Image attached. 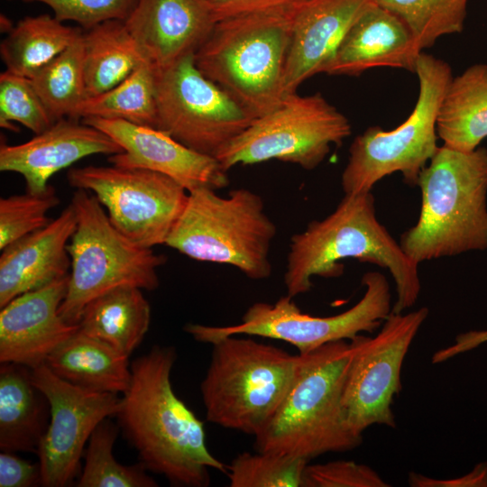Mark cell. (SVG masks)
<instances>
[{
	"instance_id": "1",
	"label": "cell",
	"mask_w": 487,
	"mask_h": 487,
	"mask_svg": "<svg viewBox=\"0 0 487 487\" xmlns=\"http://www.w3.org/2000/svg\"><path fill=\"white\" fill-rule=\"evenodd\" d=\"M177 354L154 345L131 363V382L115 415L139 463L175 486L206 487L210 469L227 467L208 450L203 422L176 395L170 373Z\"/></svg>"
},
{
	"instance_id": "2",
	"label": "cell",
	"mask_w": 487,
	"mask_h": 487,
	"mask_svg": "<svg viewBox=\"0 0 487 487\" xmlns=\"http://www.w3.org/2000/svg\"><path fill=\"white\" fill-rule=\"evenodd\" d=\"M357 259L387 269L395 283L392 312L402 313L417 302L421 283L412 261L379 221L371 191L345 194L335 209L290 238L284 284L294 298L308 292L312 278L343 274L340 261Z\"/></svg>"
},
{
	"instance_id": "3",
	"label": "cell",
	"mask_w": 487,
	"mask_h": 487,
	"mask_svg": "<svg viewBox=\"0 0 487 487\" xmlns=\"http://www.w3.org/2000/svg\"><path fill=\"white\" fill-rule=\"evenodd\" d=\"M421 208L400 244L417 263L487 249V149L442 145L421 170Z\"/></svg>"
},
{
	"instance_id": "4",
	"label": "cell",
	"mask_w": 487,
	"mask_h": 487,
	"mask_svg": "<svg viewBox=\"0 0 487 487\" xmlns=\"http://www.w3.org/2000/svg\"><path fill=\"white\" fill-rule=\"evenodd\" d=\"M294 381L275 413L254 436L258 452L310 460L363 442L348 426L342 395L352 349L345 340L299 354Z\"/></svg>"
},
{
	"instance_id": "5",
	"label": "cell",
	"mask_w": 487,
	"mask_h": 487,
	"mask_svg": "<svg viewBox=\"0 0 487 487\" xmlns=\"http://www.w3.org/2000/svg\"><path fill=\"white\" fill-rule=\"evenodd\" d=\"M292 3L216 23L194 53L199 71L255 118L273 110L285 97Z\"/></svg>"
},
{
	"instance_id": "6",
	"label": "cell",
	"mask_w": 487,
	"mask_h": 487,
	"mask_svg": "<svg viewBox=\"0 0 487 487\" xmlns=\"http://www.w3.org/2000/svg\"><path fill=\"white\" fill-rule=\"evenodd\" d=\"M212 346L200 384L207 419L254 436L286 396L299 355L240 335L224 337Z\"/></svg>"
},
{
	"instance_id": "7",
	"label": "cell",
	"mask_w": 487,
	"mask_h": 487,
	"mask_svg": "<svg viewBox=\"0 0 487 487\" xmlns=\"http://www.w3.org/2000/svg\"><path fill=\"white\" fill-rule=\"evenodd\" d=\"M276 231L255 192L236 188L222 197L200 188L188 192L165 245L193 260L234 266L260 280L271 274L269 253Z\"/></svg>"
},
{
	"instance_id": "8",
	"label": "cell",
	"mask_w": 487,
	"mask_h": 487,
	"mask_svg": "<svg viewBox=\"0 0 487 487\" xmlns=\"http://www.w3.org/2000/svg\"><path fill=\"white\" fill-rule=\"evenodd\" d=\"M415 73L419 90L409 117L392 130L370 126L354 139L341 177L345 194L371 191L378 181L395 172L408 185L417 186L421 170L437 152L436 121L454 77L452 69L446 61L422 51Z\"/></svg>"
},
{
	"instance_id": "9",
	"label": "cell",
	"mask_w": 487,
	"mask_h": 487,
	"mask_svg": "<svg viewBox=\"0 0 487 487\" xmlns=\"http://www.w3.org/2000/svg\"><path fill=\"white\" fill-rule=\"evenodd\" d=\"M70 204L77 225L68 244L70 272L67 294L60 307L66 322L78 325L87 304L115 288H158V269L166 262V256L124 236L92 193L76 189Z\"/></svg>"
},
{
	"instance_id": "10",
	"label": "cell",
	"mask_w": 487,
	"mask_h": 487,
	"mask_svg": "<svg viewBox=\"0 0 487 487\" xmlns=\"http://www.w3.org/2000/svg\"><path fill=\"white\" fill-rule=\"evenodd\" d=\"M363 298L352 308L329 317L303 313L293 298L286 295L275 303L255 302L232 326L187 324L184 330L196 341L212 345L229 335L261 336L287 342L299 354L309 353L324 345L349 339L362 332L380 328L392 311L391 294L386 277L379 271L365 272L362 278Z\"/></svg>"
},
{
	"instance_id": "11",
	"label": "cell",
	"mask_w": 487,
	"mask_h": 487,
	"mask_svg": "<svg viewBox=\"0 0 487 487\" xmlns=\"http://www.w3.org/2000/svg\"><path fill=\"white\" fill-rule=\"evenodd\" d=\"M348 118L320 93L286 96L280 104L261 115L215 156L227 171L236 165L270 160L297 164L310 170L350 136Z\"/></svg>"
},
{
	"instance_id": "12",
	"label": "cell",
	"mask_w": 487,
	"mask_h": 487,
	"mask_svg": "<svg viewBox=\"0 0 487 487\" xmlns=\"http://www.w3.org/2000/svg\"><path fill=\"white\" fill-rule=\"evenodd\" d=\"M67 179L95 195L115 228L144 248L166 244L188 197L172 178L145 169L90 165L70 169Z\"/></svg>"
},
{
	"instance_id": "13",
	"label": "cell",
	"mask_w": 487,
	"mask_h": 487,
	"mask_svg": "<svg viewBox=\"0 0 487 487\" xmlns=\"http://www.w3.org/2000/svg\"><path fill=\"white\" fill-rule=\"evenodd\" d=\"M156 73V128L215 157L255 117L197 68L194 54Z\"/></svg>"
},
{
	"instance_id": "14",
	"label": "cell",
	"mask_w": 487,
	"mask_h": 487,
	"mask_svg": "<svg viewBox=\"0 0 487 487\" xmlns=\"http://www.w3.org/2000/svg\"><path fill=\"white\" fill-rule=\"evenodd\" d=\"M427 316L426 307L405 314L391 311L373 337L360 334L350 340L342 408L355 434L363 436L373 425L396 427L391 405L401 390V367Z\"/></svg>"
},
{
	"instance_id": "15",
	"label": "cell",
	"mask_w": 487,
	"mask_h": 487,
	"mask_svg": "<svg viewBox=\"0 0 487 487\" xmlns=\"http://www.w3.org/2000/svg\"><path fill=\"white\" fill-rule=\"evenodd\" d=\"M31 378L51 407L50 424L36 452L41 485L68 486L78 473L92 432L105 418L115 417L121 397L73 385L45 363L31 369Z\"/></svg>"
},
{
	"instance_id": "16",
	"label": "cell",
	"mask_w": 487,
	"mask_h": 487,
	"mask_svg": "<svg viewBox=\"0 0 487 487\" xmlns=\"http://www.w3.org/2000/svg\"><path fill=\"white\" fill-rule=\"evenodd\" d=\"M82 122L110 136L123 152L110 155L112 165L156 171L179 182L188 192L220 189L229 184L216 157L198 152L167 133L119 119L86 118Z\"/></svg>"
},
{
	"instance_id": "17",
	"label": "cell",
	"mask_w": 487,
	"mask_h": 487,
	"mask_svg": "<svg viewBox=\"0 0 487 487\" xmlns=\"http://www.w3.org/2000/svg\"><path fill=\"white\" fill-rule=\"evenodd\" d=\"M68 281L69 275L21 294L1 308V363L33 369L45 363L47 357L78 330V325L66 322L60 314Z\"/></svg>"
},
{
	"instance_id": "18",
	"label": "cell",
	"mask_w": 487,
	"mask_h": 487,
	"mask_svg": "<svg viewBox=\"0 0 487 487\" xmlns=\"http://www.w3.org/2000/svg\"><path fill=\"white\" fill-rule=\"evenodd\" d=\"M123 149L106 133L77 119L65 117L19 144L1 142L0 170L20 174L26 192L41 194L60 170L95 154L113 155Z\"/></svg>"
},
{
	"instance_id": "19",
	"label": "cell",
	"mask_w": 487,
	"mask_h": 487,
	"mask_svg": "<svg viewBox=\"0 0 487 487\" xmlns=\"http://www.w3.org/2000/svg\"><path fill=\"white\" fill-rule=\"evenodd\" d=\"M375 0H298L292 3L291 40L283 93L297 92L308 78L324 70L345 34Z\"/></svg>"
},
{
	"instance_id": "20",
	"label": "cell",
	"mask_w": 487,
	"mask_h": 487,
	"mask_svg": "<svg viewBox=\"0 0 487 487\" xmlns=\"http://www.w3.org/2000/svg\"><path fill=\"white\" fill-rule=\"evenodd\" d=\"M124 23L155 69L194 54L216 23L204 0H136Z\"/></svg>"
},
{
	"instance_id": "21",
	"label": "cell",
	"mask_w": 487,
	"mask_h": 487,
	"mask_svg": "<svg viewBox=\"0 0 487 487\" xmlns=\"http://www.w3.org/2000/svg\"><path fill=\"white\" fill-rule=\"evenodd\" d=\"M421 52L403 22L375 1L351 26L324 73L358 77L380 67L415 73Z\"/></svg>"
},
{
	"instance_id": "22",
	"label": "cell",
	"mask_w": 487,
	"mask_h": 487,
	"mask_svg": "<svg viewBox=\"0 0 487 487\" xmlns=\"http://www.w3.org/2000/svg\"><path fill=\"white\" fill-rule=\"evenodd\" d=\"M77 225L71 204L46 226L6 246L0 256V308L69 275L68 244Z\"/></svg>"
},
{
	"instance_id": "23",
	"label": "cell",
	"mask_w": 487,
	"mask_h": 487,
	"mask_svg": "<svg viewBox=\"0 0 487 487\" xmlns=\"http://www.w3.org/2000/svg\"><path fill=\"white\" fill-rule=\"evenodd\" d=\"M1 363L0 449L36 453L50 424L49 400L32 383L31 368Z\"/></svg>"
},
{
	"instance_id": "24",
	"label": "cell",
	"mask_w": 487,
	"mask_h": 487,
	"mask_svg": "<svg viewBox=\"0 0 487 487\" xmlns=\"http://www.w3.org/2000/svg\"><path fill=\"white\" fill-rule=\"evenodd\" d=\"M129 356L80 328L46 359L60 379L81 388L123 394L130 386Z\"/></svg>"
},
{
	"instance_id": "25",
	"label": "cell",
	"mask_w": 487,
	"mask_h": 487,
	"mask_svg": "<svg viewBox=\"0 0 487 487\" xmlns=\"http://www.w3.org/2000/svg\"><path fill=\"white\" fill-rule=\"evenodd\" d=\"M443 145L471 152L487 137V64L477 63L453 77L437 121Z\"/></svg>"
},
{
	"instance_id": "26",
	"label": "cell",
	"mask_w": 487,
	"mask_h": 487,
	"mask_svg": "<svg viewBox=\"0 0 487 487\" xmlns=\"http://www.w3.org/2000/svg\"><path fill=\"white\" fill-rule=\"evenodd\" d=\"M151 306L135 286H120L89 301L78 322L79 328L127 356L138 347L149 330Z\"/></svg>"
},
{
	"instance_id": "27",
	"label": "cell",
	"mask_w": 487,
	"mask_h": 487,
	"mask_svg": "<svg viewBox=\"0 0 487 487\" xmlns=\"http://www.w3.org/2000/svg\"><path fill=\"white\" fill-rule=\"evenodd\" d=\"M82 41L87 97L114 87L147 62L124 21L83 29Z\"/></svg>"
},
{
	"instance_id": "28",
	"label": "cell",
	"mask_w": 487,
	"mask_h": 487,
	"mask_svg": "<svg viewBox=\"0 0 487 487\" xmlns=\"http://www.w3.org/2000/svg\"><path fill=\"white\" fill-rule=\"evenodd\" d=\"M83 32L54 15L25 16L9 30L0 44L5 70L31 78L70 46Z\"/></svg>"
},
{
	"instance_id": "29",
	"label": "cell",
	"mask_w": 487,
	"mask_h": 487,
	"mask_svg": "<svg viewBox=\"0 0 487 487\" xmlns=\"http://www.w3.org/2000/svg\"><path fill=\"white\" fill-rule=\"evenodd\" d=\"M73 119H119L156 126V73L148 62L140 65L131 75L114 87L87 97L73 113Z\"/></svg>"
},
{
	"instance_id": "30",
	"label": "cell",
	"mask_w": 487,
	"mask_h": 487,
	"mask_svg": "<svg viewBox=\"0 0 487 487\" xmlns=\"http://www.w3.org/2000/svg\"><path fill=\"white\" fill-rule=\"evenodd\" d=\"M82 34L30 78L54 122L71 118L87 98Z\"/></svg>"
},
{
	"instance_id": "31",
	"label": "cell",
	"mask_w": 487,
	"mask_h": 487,
	"mask_svg": "<svg viewBox=\"0 0 487 487\" xmlns=\"http://www.w3.org/2000/svg\"><path fill=\"white\" fill-rule=\"evenodd\" d=\"M118 425L109 418L102 420L92 432L84 451V467L78 487H155L144 466L119 464L113 454L119 432Z\"/></svg>"
},
{
	"instance_id": "32",
	"label": "cell",
	"mask_w": 487,
	"mask_h": 487,
	"mask_svg": "<svg viewBox=\"0 0 487 487\" xmlns=\"http://www.w3.org/2000/svg\"><path fill=\"white\" fill-rule=\"evenodd\" d=\"M375 1L403 22L422 51L444 35L463 32L469 0Z\"/></svg>"
},
{
	"instance_id": "33",
	"label": "cell",
	"mask_w": 487,
	"mask_h": 487,
	"mask_svg": "<svg viewBox=\"0 0 487 487\" xmlns=\"http://www.w3.org/2000/svg\"><path fill=\"white\" fill-rule=\"evenodd\" d=\"M308 460L269 452L242 453L227 466L230 487H305Z\"/></svg>"
},
{
	"instance_id": "34",
	"label": "cell",
	"mask_w": 487,
	"mask_h": 487,
	"mask_svg": "<svg viewBox=\"0 0 487 487\" xmlns=\"http://www.w3.org/2000/svg\"><path fill=\"white\" fill-rule=\"evenodd\" d=\"M15 123L38 134L54 121L31 79L5 70L0 74V125L17 131Z\"/></svg>"
},
{
	"instance_id": "35",
	"label": "cell",
	"mask_w": 487,
	"mask_h": 487,
	"mask_svg": "<svg viewBox=\"0 0 487 487\" xmlns=\"http://www.w3.org/2000/svg\"><path fill=\"white\" fill-rule=\"evenodd\" d=\"M60 204L55 188L41 194L25 192L0 199V249L46 226L50 210Z\"/></svg>"
},
{
	"instance_id": "36",
	"label": "cell",
	"mask_w": 487,
	"mask_h": 487,
	"mask_svg": "<svg viewBox=\"0 0 487 487\" xmlns=\"http://www.w3.org/2000/svg\"><path fill=\"white\" fill-rule=\"evenodd\" d=\"M41 3L49 6L62 22L77 23L84 30L104 22L124 21L136 0H12Z\"/></svg>"
},
{
	"instance_id": "37",
	"label": "cell",
	"mask_w": 487,
	"mask_h": 487,
	"mask_svg": "<svg viewBox=\"0 0 487 487\" xmlns=\"http://www.w3.org/2000/svg\"><path fill=\"white\" fill-rule=\"evenodd\" d=\"M372 467L354 461L337 460L308 464L305 487H389Z\"/></svg>"
},
{
	"instance_id": "38",
	"label": "cell",
	"mask_w": 487,
	"mask_h": 487,
	"mask_svg": "<svg viewBox=\"0 0 487 487\" xmlns=\"http://www.w3.org/2000/svg\"><path fill=\"white\" fill-rule=\"evenodd\" d=\"M41 485L38 464L24 460L13 452L0 454V487H31Z\"/></svg>"
},
{
	"instance_id": "39",
	"label": "cell",
	"mask_w": 487,
	"mask_h": 487,
	"mask_svg": "<svg viewBox=\"0 0 487 487\" xmlns=\"http://www.w3.org/2000/svg\"><path fill=\"white\" fill-rule=\"evenodd\" d=\"M216 23L291 4L294 0H204Z\"/></svg>"
},
{
	"instance_id": "40",
	"label": "cell",
	"mask_w": 487,
	"mask_h": 487,
	"mask_svg": "<svg viewBox=\"0 0 487 487\" xmlns=\"http://www.w3.org/2000/svg\"><path fill=\"white\" fill-rule=\"evenodd\" d=\"M408 482L411 487H487V463H480L468 473L450 479H436L410 472Z\"/></svg>"
},
{
	"instance_id": "41",
	"label": "cell",
	"mask_w": 487,
	"mask_h": 487,
	"mask_svg": "<svg viewBox=\"0 0 487 487\" xmlns=\"http://www.w3.org/2000/svg\"><path fill=\"white\" fill-rule=\"evenodd\" d=\"M485 343H487V329L464 332L455 337L453 345L445 348V354L447 357L453 358Z\"/></svg>"
},
{
	"instance_id": "42",
	"label": "cell",
	"mask_w": 487,
	"mask_h": 487,
	"mask_svg": "<svg viewBox=\"0 0 487 487\" xmlns=\"http://www.w3.org/2000/svg\"><path fill=\"white\" fill-rule=\"evenodd\" d=\"M294 1H298V0H294Z\"/></svg>"
}]
</instances>
